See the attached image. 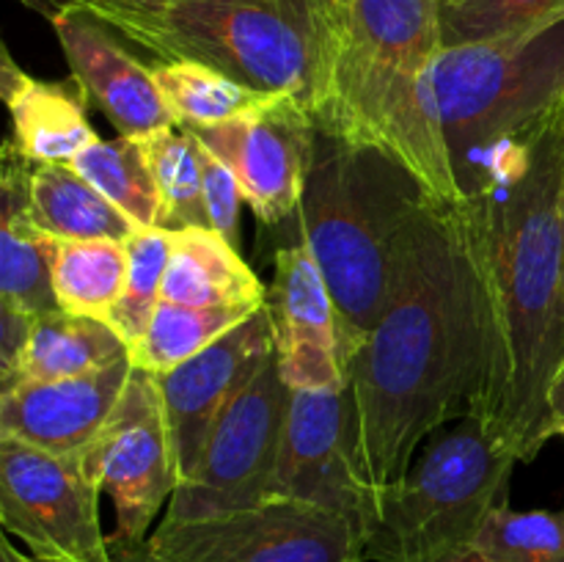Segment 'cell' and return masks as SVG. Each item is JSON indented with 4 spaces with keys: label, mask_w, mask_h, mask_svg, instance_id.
<instances>
[{
    "label": "cell",
    "mask_w": 564,
    "mask_h": 562,
    "mask_svg": "<svg viewBox=\"0 0 564 562\" xmlns=\"http://www.w3.org/2000/svg\"><path fill=\"white\" fill-rule=\"evenodd\" d=\"M560 435H562V439H564V430H562V433H560Z\"/></svg>",
    "instance_id": "cell-37"
},
{
    "label": "cell",
    "mask_w": 564,
    "mask_h": 562,
    "mask_svg": "<svg viewBox=\"0 0 564 562\" xmlns=\"http://www.w3.org/2000/svg\"><path fill=\"white\" fill-rule=\"evenodd\" d=\"M83 457H58L0 435V523L42 562H119L99 523Z\"/></svg>",
    "instance_id": "cell-10"
},
{
    "label": "cell",
    "mask_w": 564,
    "mask_h": 562,
    "mask_svg": "<svg viewBox=\"0 0 564 562\" xmlns=\"http://www.w3.org/2000/svg\"><path fill=\"white\" fill-rule=\"evenodd\" d=\"M474 549L488 562H564V512L496 507Z\"/></svg>",
    "instance_id": "cell-29"
},
{
    "label": "cell",
    "mask_w": 564,
    "mask_h": 562,
    "mask_svg": "<svg viewBox=\"0 0 564 562\" xmlns=\"http://www.w3.org/2000/svg\"><path fill=\"white\" fill-rule=\"evenodd\" d=\"M562 102H564V94H562Z\"/></svg>",
    "instance_id": "cell-38"
},
{
    "label": "cell",
    "mask_w": 564,
    "mask_h": 562,
    "mask_svg": "<svg viewBox=\"0 0 564 562\" xmlns=\"http://www.w3.org/2000/svg\"><path fill=\"white\" fill-rule=\"evenodd\" d=\"M36 317L20 309L0 306V383H9L31 342Z\"/></svg>",
    "instance_id": "cell-32"
},
{
    "label": "cell",
    "mask_w": 564,
    "mask_h": 562,
    "mask_svg": "<svg viewBox=\"0 0 564 562\" xmlns=\"http://www.w3.org/2000/svg\"><path fill=\"white\" fill-rule=\"evenodd\" d=\"M308 14L317 130L397 160L438 204L466 202L433 91L444 0H308Z\"/></svg>",
    "instance_id": "cell-3"
},
{
    "label": "cell",
    "mask_w": 564,
    "mask_h": 562,
    "mask_svg": "<svg viewBox=\"0 0 564 562\" xmlns=\"http://www.w3.org/2000/svg\"><path fill=\"white\" fill-rule=\"evenodd\" d=\"M0 562H42V560H36L33 554H22L9 538H3V543H0Z\"/></svg>",
    "instance_id": "cell-35"
},
{
    "label": "cell",
    "mask_w": 564,
    "mask_h": 562,
    "mask_svg": "<svg viewBox=\"0 0 564 562\" xmlns=\"http://www.w3.org/2000/svg\"><path fill=\"white\" fill-rule=\"evenodd\" d=\"M72 169L97 187L113 207H119L138 229L158 226L160 198L149 171L143 141L116 136L97 138L69 160Z\"/></svg>",
    "instance_id": "cell-26"
},
{
    "label": "cell",
    "mask_w": 564,
    "mask_h": 562,
    "mask_svg": "<svg viewBox=\"0 0 564 562\" xmlns=\"http://www.w3.org/2000/svg\"><path fill=\"white\" fill-rule=\"evenodd\" d=\"M433 91L468 198L490 149L532 125L564 94V20L444 47L433 64Z\"/></svg>",
    "instance_id": "cell-7"
},
{
    "label": "cell",
    "mask_w": 564,
    "mask_h": 562,
    "mask_svg": "<svg viewBox=\"0 0 564 562\" xmlns=\"http://www.w3.org/2000/svg\"><path fill=\"white\" fill-rule=\"evenodd\" d=\"M518 463L471 413L433 433L405 479L380 496L364 562H427L471 549L490 512L507 505Z\"/></svg>",
    "instance_id": "cell-6"
},
{
    "label": "cell",
    "mask_w": 564,
    "mask_h": 562,
    "mask_svg": "<svg viewBox=\"0 0 564 562\" xmlns=\"http://www.w3.org/2000/svg\"><path fill=\"white\" fill-rule=\"evenodd\" d=\"M198 143V163H202V182H204V202H207L209 229L224 235L231 246L240 248V204L242 187L237 182L235 171L202 141Z\"/></svg>",
    "instance_id": "cell-31"
},
{
    "label": "cell",
    "mask_w": 564,
    "mask_h": 562,
    "mask_svg": "<svg viewBox=\"0 0 564 562\" xmlns=\"http://www.w3.org/2000/svg\"><path fill=\"white\" fill-rule=\"evenodd\" d=\"M347 413L345 389L292 391L273 499H297L339 512L356 523L364 540L375 521V501L356 472Z\"/></svg>",
    "instance_id": "cell-12"
},
{
    "label": "cell",
    "mask_w": 564,
    "mask_h": 562,
    "mask_svg": "<svg viewBox=\"0 0 564 562\" xmlns=\"http://www.w3.org/2000/svg\"><path fill=\"white\" fill-rule=\"evenodd\" d=\"M124 290H121L108 325L121 336L127 347H135L163 301L165 270H169L171 251H174V231L160 229V226L135 229L124 240Z\"/></svg>",
    "instance_id": "cell-28"
},
{
    "label": "cell",
    "mask_w": 564,
    "mask_h": 562,
    "mask_svg": "<svg viewBox=\"0 0 564 562\" xmlns=\"http://www.w3.org/2000/svg\"><path fill=\"white\" fill-rule=\"evenodd\" d=\"M290 395L273 350L220 413L196 468L176 485L163 521H193L273 499Z\"/></svg>",
    "instance_id": "cell-9"
},
{
    "label": "cell",
    "mask_w": 564,
    "mask_h": 562,
    "mask_svg": "<svg viewBox=\"0 0 564 562\" xmlns=\"http://www.w3.org/2000/svg\"><path fill=\"white\" fill-rule=\"evenodd\" d=\"M187 132L202 138L235 171L242 198L262 224L275 226L297 215L317 125L295 97L281 94L240 119Z\"/></svg>",
    "instance_id": "cell-13"
},
{
    "label": "cell",
    "mask_w": 564,
    "mask_h": 562,
    "mask_svg": "<svg viewBox=\"0 0 564 562\" xmlns=\"http://www.w3.org/2000/svg\"><path fill=\"white\" fill-rule=\"evenodd\" d=\"M154 80L180 130H207L264 108L281 94L257 91L196 61H160Z\"/></svg>",
    "instance_id": "cell-23"
},
{
    "label": "cell",
    "mask_w": 564,
    "mask_h": 562,
    "mask_svg": "<svg viewBox=\"0 0 564 562\" xmlns=\"http://www.w3.org/2000/svg\"><path fill=\"white\" fill-rule=\"evenodd\" d=\"M163 301L180 306L264 309L268 287L224 235L215 229H180L174 231Z\"/></svg>",
    "instance_id": "cell-20"
},
{
    "label": "cell",
    "mask_w": 564,
    "mask_h": 562,
    "mask_svg": "<svg viewBox=\"0 0 564 562\" xmlns=\"http://www.w3.org/2000/svg\"><path fill=\"white\" fill-rule=\"evenodd\" d=\"M130 356V347L108 323L94 317H77L69 312H44L33 323L31 342L20 367L0 391L28 380H61L97 372Z\"/></svg>",
    "instance_id": "cell-21"
},
{
    "label": "cell",
    "mask_w": 564,
    "mask_h": 562,
    "mask_svg": "<svg viewBox=\"0 0 564 562\" xmlns=\"http://www.w3.org/2000/svg\"><path fill=\"white\" fill-rule=\"evenodd\" d=\"M485 306V378L471 417L529 463L551 441L564 364V102L490 149L466 198Z\"/></svg>",
    "instance_id": "cell-2"
},
{
    "label": "cell",
    "mask_w": 564,
    "mask_h": 562,
    "mask_svg": "<svg viewBox=\"0 0 564 562\" xmlns=\"http://www.w3.org/2000/svg\"><path fill=\"white\" fill-rule=\"evenodd\" d=\"M564 20V0H444V47L527 33Z\"/></svg>",
    "instance_id": "cell-30"
},
{
    "label": "cell",
    "mask_w": 564,
    "mask_h": 562,
    "mask_svg": "<svg viewBox=\"0 0 564 562\" xmlns=\"http://www.w3.org/2000/svg\"><path fill=\"white\" fill-rule=\"evenodd\" d=\"M427 562H488L482 554H479L477 549H460V551H452V554H444V556H435V560H427Z\"/></svg>",
    "instance_id": "cell-36"
},
{
    "label": "cell",
    "mask_w": 564,
    "mask_h": 562,
    "mask_svg": "<svg viewBox=\"0 0 564 562\" xmlns=\"http://www.w3.org/2000/svg\"><path fill=\"white\" fill-rule=\"evenodd\" d=\"M130 356L97 372L28 380L0 391V435L58 457H83L113 413L132 375Z\"/></svg>",
    "instance_id": "cell-17"
},
{
    "label": "cell",
    "mask_w": 564,
    "mask_h": 562,
    "mask_svg": "<svg viewBox=\"0 0 564 562\" xmlns=\"http://www.w3.org/2000/svg\"><path fill=\"white\" fill-rule=\"evenodd\" d=\"M143 152L158 187L160 229H209L196 136L176 127L160 130L143 138Z\"/></svg>",
    "instance_id": "cell-27"
},
{
    "label": "cell",
    "mask_w": 564,
    "mask_h": 562,
    "mask_svg": "<svg viewBox=\"0 0 564 562\" xmlns=\"http://www.w3.org/2000/svg\"><path fill=\"white\" fill-rule=\"evenodd\" d=\"M127 275L119 240H61L53 248V290L61 312L108 323Z\"/></svg>",
    "instance_id": "cell-24"
},
{
    "label": "cell",
    "mask_w": 564,
    "mask_h": 562,
    "mask_svg": "<svg viewBox=\"0 0 564 562\" xmlns=\"http://www.w3.org/2000/svg\"><path fill=\"white\" fill-rule=\"evenodd\" d=\"M564 430V364L556 375L554 386H551L549 395V433L551 439H556Z\"/></svg>",
    "instance_id": "cell-34"
},
{
    "label": "cell",
    "mask_w": 564,
    "mask_h": 562,
    "mask_svg": "<svg viewBox=\"0 0 564 562\" xmlns=\"http://www.w3.org/2000/svg\"><path fill=\"white\" fill-rule=\"evenodd\" d=\"M427 202L435 198L397 160L317 130L297 220L334 298L341 367L383 317Z\"/></svg>",
    "instance_id": "cell-4"
},
{
    "label": "cell",
    "mask_w": 564,
    "mask_h": 562,
    "mask_svg": "<svg viewBox=\"0 0 564 562\" xmlns=\"http://www.w3.org/2000/svg\"><path fill=\"white\" fill-rule=\"evenodd\" d=\"M55 39L72 69V80L80 86L88 105L102 110L119 136L143 138L176 127L174 114L165 105L154 80V66L141 64L119 33L88 11L66 9L50 17Z\"/></svg>",
    "instance_id": "cell-16"
},
{
    "label": "cell",
    "mask_w": 564,
    "mask_h": 562,
    "mask_svg": "<svg viewBox=\"0 0 564 562\" xmlns=\"http://www.w3.org/2000/svg\"><path fill=\"white\" fill-rule=\"evenodd\" d=\"M28 9L39 11L50 20L53 14L66 9H80L88 11L91 17L102 20L108 14H121V11H143V9H158V6L171 3V0H20Z\"/></svg>",
    "instance_id": "cell-33"
},
{
    "label": "cell",
    "mask_w": 564,
    "mask_h": 562,
    "mask_svg": "<svg viewBox=\"0 0 564 562\" xmlns=\"http://www.w3.org/2000/svg\"><path fill=\"white\" fill-rule=\"evenodd\" d=\"M127 562H364L350 518L297 499L193 521H160Z\"/></svg>",
    "instance_id": "cell-8"
},
{
    "label": "cell",
    "mask_w": 564,
    "mask_h": 562,
    "mask_svg": "<svg viewBox=\"0 0 564 562\" xmlns=\"http://www.w3.org/2000/svg\"><path fill=\"white\" fill-rule=\"evenodd\" d=\"M482 378V270L468 204L427 202L402 248L383 317L345 364L352 461L375 516L419 446L474 411Z\"/></svg>",
    "instance_id": "cell-1"
},
{
    "label": "cell",
    "mask_w": 564,
    "mask_h": 562,
    "mask_svg": "<svg viewBox=\"0 0 564 562\" xmlns=\"http://www.w3.org/2000/svg\"><path fill=\"white\" fill-rule=\"evenodd\" d=\"M257 312L259 309L180 306V303L160 301L147 334L135 347H130L132 367L149 375L169 372L187 358L198 356L204 347L218 342Z\"/></svg>",
    "instance_id": "cell-25"
},
{
    "label": "cell",
    "mask_w": 564,
    "mask_h": 562,
    "mask_svg": "<svg viewBox=\"0 0 564 562\" xmlns=\"http://www.w3.org/2000/svg\"><path fill=\"white\" fill-rule=\"evenodd\" d=\"M273 350L268 309H259L246 323L204 347L198 356L187 358L169 372L152 375L163 402L180 483L196 468L209 433L231 397L246 386V380Z\"/></svg>",
    "instance_id": "cell-14"
},
{
    "label": "cell",
    "mask_w": 564,
    "mask_h": 562,
    "mask_svg": "<svg viewBox=\"0 0 564 562\" xmlns=\"http://www.w3.org/2000/svg\"><path fill=\"white\" fill-rule=\"evenodd\" d=\"M31 160L22 158L9 141L0 163V306L39 314L55 312L53 248L55 237L36 224L28 202Z\"/></svg>",
    "instance_id": "cell-19"
},
{
    "label": "cell",
    "mask_w": 564,
    "mask_h": 562,
    "mask_svg": "<svg viewBox=\"0 0 564 562\" xmlns=\"http://www.w3.org/2000/svg\"><path fill=\"white\" fill-rule=\"evenodd\" d=\"M264 309L284 383L292 391L345 389L334 298L306 240L275 253Z\"/></svg>",
    "instance_id": "cell-15"
},
{
    "label": "cell",
    "mask_w": 564,
    "mask_h": 562,
    "mask_svg": "<svg viewBox=\"0 0 564 562\" xmlns=\"http://www.w3.org/2000/svg\"><path fill=\"white\" fill-rule=\"evenodd\" d=\"M83 466L113 501L116 529L110 545L116 556L119 562L132 560L147 545L160 510L169 507L180 485L163 402L152 375L132 369L113 413L83 452Z\"/></svg>",
    "instance_id": "cell-11"
},
{
    "label": "cell",
    "mask_w": 564,
    "mask_h": 562,
    "mask_svg": "<svg viewBox=\"0 0 564 562\" xmlns=\"http://www.w3.org/2000/svg\"><path fill=\"white\" fill-rule=\"evenodd\" d=\"M0 94L11 116V136L6 141L31 163H69L83 147L99 138L88 121V99L75 80L28 75L6 47Z\"/></svg>",
    "instance_id": "cell-18"
},
{
    "label": "cell",
    "mask_w": 564,
    "mask_h": 562,
    "mask_svg": "<svg viewBox=\"0 0 564 562\" xmlns=\"http://www.w3.org/2000/svg\"><path fill=\"white\" fill-rule=\"evenodd\" d=\"M28 202L36 224L61 240H119L138 229L69 163H33Z\"/></svg>",
    "instance_id": "cell-22"
},
{
    "label": "cell",
    "mask_w": 564,
    "mask_h": 562,
    "mask_svg": "<svg viewBox=\"0 0 564 562\" xmlns=\"http://www.w3.org/2000/svg\"><path fill=\"white\" fill-rule=\"evenodd\" d=\"M99 22L160 61H196L314 110L317 50L308 0H171Z\"/></svg>",
    "instance_id": "cell-5"
}]
</instances>
